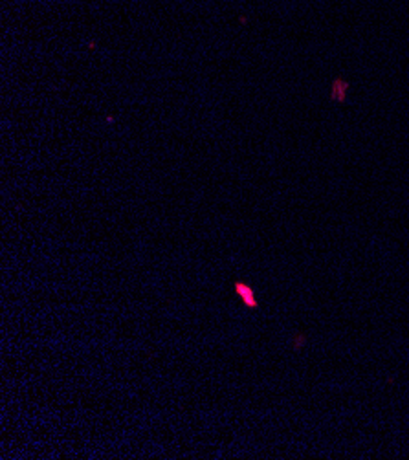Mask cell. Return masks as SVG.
I'll list each match as a JSON object with an SVG mask.
<instances>
[{
    "instance_id": "6da1fadb",
    "label": "cell",
    "mask_w": 409,
    "mask_h": 460,
    "mask_svg": "<svg viewBox=\"0 0 409 460\" xmlns=\"http://www.w3.org/2000/svg\"><path fill=\"white\" fill-rule=\"evenodd\" d=\"M235 288V294L241 297L242 305L246 308H257L259 307V301L256 299V294H253V290H251L250 285H246V283H241V280H237L234 285Z\"/></svg>"
},
{
    "instance_id": "7a4b0ae2",
    "label": "cell",
    "mask_w": 409,
    "mask_h": 460,
    "mask_svg": "<svg viewBox=\"0 0 409 460\" xmlns=\"http://www.w3.org/2000/svg\"><path fill=\"white\" fill-rule=\"evenodd\" d=\"M347 88V83H344V81H334V84H332V99L345 101V90Z\"/></svg>"
},
{
    "instance_id": "3957f363",
    "label": "cell",
    "mask_w": 409,
    "mask_h": 460,
    "mask_svg": "<svg viewBox=\"0 0 409 460\" xmlns=\"http://www.w3.org/2000/svg\"><path fill=\"white\" fill-rule=\"evenodd\" d=\"M303 343V336H298V341H295V346H300Z\"/></svg>"
}]
</instances>
